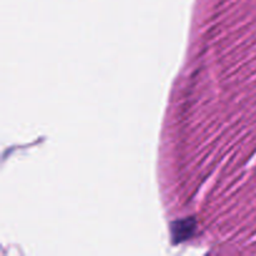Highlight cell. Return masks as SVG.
<instances>
[{
    "label": "cell",
    "instance_id": "1",
    "mask_svg": "<svg viewBox=\"0 0 256 256\" xmlns=\"http://www.w3.org/2000/svg\"><path fill=\"white\" fill-rule=\"evenodd\" d=\"M194 229H195L194 219L180 220V222H178V224L172 225V236H174L175 242H182L192 236Z\"/></svg>",
    "mask_w": 256,
    "mask_h": 256
}]
</instances>
